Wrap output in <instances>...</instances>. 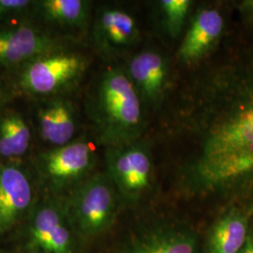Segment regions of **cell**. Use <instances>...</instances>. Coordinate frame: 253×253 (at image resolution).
<instances>
[{
	"mask_svg": "<svg viewBox=\"0 0 253 253\" xmlns=\"http://www.w3.org/2000/svg\"><path fill=\"white\" fill-rule=\"evenodd\" d=\"M34 119L36 132L48 148L67 145L82 134L78 109L71 96L36 100Z\"/></svg>",
	"mask_w": 253,
	"mask_h": 253,
	"instance_id": "7c38bea8",
	"label": "cell"
},
{
	"mask_svg": "<svg viewBox=\"0 0 253 253\" xmlns=\"http://www.w3.org/2000/svg\"><path fill=\"white\" fill-rule=\"evenodd\" d=\"M33 4L31 0H0V25L31 20Z\"/></svg>",
	"mask_w": 253,
	"mask_h": 253,
	"instance_id": "d6986e66",
	"label": "cell"
},
{
	"mask_svg": "<svg viewBox=\"0 0 253 253\" xmlns=\"http://www.w3.org/2000/svg\"><path fill=\"white\" fill-rule=\"evenodd\" d=\"M147 110L162 109L170 81V63L155 48H145L130 54L123 65Z\"/></svg>",
	"mask_w": 253,
	"mask_h": 253,
	"instance_id": "30bf717a",
	"label": "cell"
},
{
	"mask_svg": "<svg viewBox=\"0 0 253 253\" xmlns=\"http://www.w3.org/2000/svg\"><path fill=\"white\" fill-rule=\"evenodd\" d=\"M194 2L191 0H160L156 6L164 32L172 39H178L189 24Z\"/></svg>",
	"mask_w": 253,
	"mask_h": 253,
	"instance_id": "ac0fdd59",
	"label": "cell"
},
{
	"mask_svg": "<svg viewBox=\"0 0 253 253\" xmlns=\"http://www.w3.org/2000/svg\"><path fill=\"white\" fill-rule=\"evenodd\" d=\"M163 125L186 150L177 173L183 193L212 197L253 185V47L200 71Z\"/></svg>",
	"mask_w": 253,
	"mask_h": 253,
	"instance_id": "6da1fadb",
	"label": "cell"
},
{
	"mask_svg": "<svg viewBox=\"0 0 253 253\" xmlns=\"http://www.w3.org/2000/svg\"><path fill=\"white\" fill-rule=\"evenodd\" d=\"M225 19L219 9L201 6L190 16L175 58L183 66H195L205 60L223 35Z\"/></svg>",
	"mask_w": 253,
	"mask_h": 253,
	"instance_id": "8fae6325",
	"label": "cell"
},
{
	"mask_svg": "<svg viewBox=\"0 0 253 253\" xmlns=\"http://www.w3.org/2000/svg\"><path fill=\"white\" fill-rule=\"evenodd\" d=\"M32 140V126L21 112L0 111V163H18L30 151Z\"/></svg>",
	"mask_w": 253,
	"mask_h": 253,
	"instance_id": "e0dca14e",
	"label": "cell"
},
{
	"mask_svg": "<svg viewBox=\"0 0 253 253\" xmlns=\"http://www.w3.org/2000/svg\"><path fill=\"white\" fill-rule=\"evenodd\" d=\"M97 141L82 133L67 145L47 148L34 157L33 168L47 195L67 196L94 173Z\"/></svg>",
	"mask_w": 253,
	"mask_h": 253,
	"instance_id": "277c9868",
	"label": "cell"
},
{
	"mask_svg": "<svg viewBox=\"0 0 253 253\" xmlns=\"http://www.w3.org/2000/svg\"><path fill=\"white\" fill-rule=\"evenodd\" d=\"M239 253H253V230L250 231L248 238Z\"/></svg>",
	"mask_w": 253,
	"mask_h": 253,
	"instance_id": "44dd1931",
	"label": "cell"
},
{
	"mask_svg": "<svg viewBox=\"0 0 253 253\" xmlns=\"http://www.w3.org/2000/svg\"><path fill=\"white\" fill-rule=\"evenodd\" d=\"M118 253H200L199 238L188 227L160 223L138 232Z\"/></svg>",
	"mask_w": 253,
	"mask_h": 253,
	"instance_id": "9a60e30c",
	"label": "cell"
},
{
	"mask_svg": "<svg viewBox=\"0 0 253 253\" xmlns=\"http://www.w3.org/2000/svg\"><path fill=\"white\" fill-rule=\"evenodd\" d=\"M104 159L106 172L122 204L136 207L151 194L155 167L151 145L145 138L129 145L104 148Z\"/></svg>",
	"mask_w": 253,
	"mask_h": 253,
	"instance_id": "8992f818",
	"label": "cell"
},
{
	"mask_svg": "<svg viewBox=\"0 0 253 253\" xmlns=\"http://www.w3.org/2000/svg\"><path fill=\"white\" fill-rule=\"evenodd\" d=\"M88 34L93 50L112 62L135 47L140 40V27L129 10L106 4L94 10Z\"/></svg>",
	"mask_w": 253,
	"mask_h": 253,
	"instance_id": "ba28073f",
	"label": "cell"
},
{
	"mask_svg": "<svg viewBox=\"0 0 253 253\" xmlns=\"http://www.w3.org/2000/svg\"><path fill=\"white\" fill-rule=\"evenodd\" d=\"M8 102V94L5 88L0 84V111H2L5 107H7Z\"/></svg>",
	"mask_w": 253,
	"mask_h": 253,
	"instance_id": "7402d4cb",
	"label": "cell"
},
{
	"mask_svg": "<svg viewBox=\"0 0 253 253\" xmlns=\"http://www.w3.org/2000/svg\"><path fill=\"white\" fill-rule=\"evenodd\" d=\"M84 108L93 136L103 148L145 138L147 108L123 65L110 64L100 71L87 90Z\"/></svg>",
	"mask_w": 253,
	"mask_h": 253,
	"instance_id": "7a4b0ae2",
	"label": "cell"
},
{
	"mask_svg": "<svg viewBox=\"0 0 253 253\" xmlns=\"http://www.w3.org/2000/svg\"><path fill=\"white\" fill-rule=\"evenodd\" d=\"M69 40L32 20L1 24L0 67L12 72Z\"/></svg>",
	"mask_w": 253,
	"mask_h": 253,
	"instance_id": "9c48e42d",
	"label": "cell"
},
{
	"mask_svg": "<svg viewBox=\"0 0 253 253\" xmlns=\"http://www.w3.org/2000/svg\"><path fill=\"white\" fill-rule=\"evenodd\" d=\"M250 213L228 208L208 232L205 253H239L250 234Z\"/></svg>",
	"mask_w": 253,
	"mask_h": 253,
	"instance_id": "2e32d148",
	"label": "cell"
},
{
	"mask_svg": "<svg viewBox=\"0 0 253 253\" xmlns=\"http://www.w3.org/2000/svg\"><path fill=\"white\" fill-rule=\"evenodd\" d=\"M81 42L69 40L12 71L11 88L34 101L72 96L92 65L90 52Z\"/></svg>",
	"mask_w": 253,
	"mask_h": 253,
	"instance_id": "3957f363",
	"label": "cell"
},
{
	"mask_svg": "<svg viewBox=\"0 0 253 253\" xmlns=\"http://www.w3.org/2000/svg\"><path fill=\"white\" fill-rule=\"evenodd\" d=\"M35 206L31 177L19 163H0V235L11 231Z\"/></svg>",
	"mask_w": 253,
	"mask_h": 253,
	"instance_id": "4fadbf2b",
	"label": "cell"
},
{
	"mask_svg": "<svg viewBox=\"0 0 253 253\" xmlns=\"http://www.w3.org/2000/svg\"><path fill=\"white\" fill-rule=\"evenodd\" d=\"M92 2L87 0L34 1L30 19L60 36L81 40L89 31Z\"/></svg>",
	"mask_w": 253,
	"mask_h": 253,
	"instance_id": "5bb4252c",
	"label": "cell"
},
{
	"mask_svg": "<svg viewBox=\"0 0 253 253\" xmlns=\"http://www.w3.org/2000/svg\"><path fill=\"white\" fill-rule=\"evenodd\" d=\"M27 248L43 253H76V233L69 216L66 196L47 195L30 211Z\"/></svg>",
	"mask_w": 253,
	"mask_h": 253,
	"instance_id": "52a82bcc",
	"label": "cell"
},
{
	"mask_svg": "<svg viewBox=\"0 0 253 253\" xmlns=\"http://www.w3.org/2000/svg\"><path fill=\"white\" fill-rule=\"evenodd\" d=\"M42 253V252H39V251H37V250H32V249H28L27 248L26 251H24V252H22V253Z\"/></svg>",
	"mask_w": 253,
	"mask_h": 253,
	"instance_id": "603a6c76",
	"label": "cell"
},
{
	"mask_svg": "<svg viewBox=\"0 0 253 253\" xmlns=\"http://www.w3.org/2000/svg\"><path fill=\"white\" fill-rule=\"evenodd\" d=\"M240 10L246 18L253 23V0H246L240 4Z\"/></svg>",
	"mask_w": 253,
	"mask_h": 253,
	"instance_id": "ffe728a7",
	"label": "cell"
},
{
	"mask_svg": "<svg viewBox=\"0 0 253 253\" xmlns=\"http://www.w3.org/2000/svg\"><path fill=\"white\" fill-rule=\"evenodd\" d=\"M66 201L73 229L83 238L96 237L108 231L122 204L106 171L94 172L72 190Z\"/></svg>",
	"mask_w": 253,
	"mask_h": 253,
	"instance_id": "5b68a950",
	"label": "cell"
}]
</instances>
